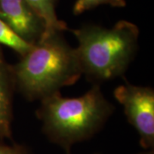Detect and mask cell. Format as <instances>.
Wrapping results in <instances>:
<instances>
[{
	"label": "cell",
	"instance_id": "obj_7",
	"mask_svg": "<svg viewBox=\"0 0 154 154\" xmlns=\"http://www.w3.org/2000/svg\"><path fill=\"white\" fill-rule=\"evenodd\" d=\"M45 23V33L63 32L68 29L66 23L58 19L56 12L57 0H25Z\"/></svg>",
	"mask_w": 154,
	"mask_h": 154
},
{
	"label": "cell",
	"instance_id": "obj_12",
	"mask_svg": "<svg viewBox=\"0 0 154 154\" xmlns=\"http://www.w3.org/2000/svg\"><path fill=\"white\" fill-rule=\"evenodd\" d=\"M70 154H71V153H70ZM94 154H100V153H94Z\"/></svg>",
	"mask_w": 154,
	"mask_h": 154
},
{
	"label": "cell",
	"instance_id": "obj_9",
	"mask_svg": "<svg viewBox=\"0 0 154 154\" xmlns=\"http://www.w3.org/2000/svg\"><path fill=\"white\" fill-rule=\"evenodd\" d=\"M102 5L122 8L126 5V2L125 0H76L73 7V13L80 15Z\"/></svg>",
	"mask_w": 154,
	"mask_h": 154
},
{
	"label": "cell",
	"instance_id": "obj_1",
	"mask_svg": "<svg viewBox=\"0 0 154 154\" xmlns=\"http://www.w3.org/2000/svg\"><path fill=\"white\" fill-rule=\"evenodd\" d=\"M114 110V105L105 98L100 85L93 84L80 97L64 98L57 92L42 99L36 116L46 138L70 154L73 146L102 130Z\"/></svg>",
	"mask_w": 154,
	"mask_h": 154
},
{
	"label": "cell",
	"instance_id": "obj_11",
	"mask_svg": "<svg viewBox=\"0 0 154 154\" xmlns=\"http://www.w3.org/2000/svg\"><path fill=\"white\" fill-rule=\"evenodd\" d=\"M136 154H154V150L153 149H150V150H145L144 152H139Z\"/></svg>",
	"mask_w": 154,
	"mask_h": 154
},
{
	"label": "cell",
	"instance_id": "obj_3",
	"mask_svg": "<svg viewBox=\"0 0 154 154\" xmlns=\"http://www.w3.org/2000/svg\"><path fill=\"white\" fill-rule=\"evenodd\" d=\"M82 75L93 84L122 76L138 51L139 28L132 22L119 21L110 28L86 25L73 30Z\"/></svg>",
	"mask_w": 154,
	"mask_h": 154
},
{
	"label": "cell",
	"instance_id": "obj_5",
	"mask_svg": "<svg viewBox=\"0 0 154 154\" xmlns=\"http://www.w3.org/2000/svg\"><path fill=\"white\" fill-rule=\"evenodd\" d=\"M0 19L31 45L38 42L45 32L43 20L25 0H0Z\"/></svg>",
	"mask_w": 154,
	"mask_h": 154
},
{
	"label": "cell",
	"instance_id": "obj_4",
	"mask_svg": "<svg viewBox=\"0 0 154 154\" xmlns=\"http://www.w3.org/2000/svg\"><path fill=\"white\" fill-rule=\"evenodd\" d=\"M114 97L122 106L128 122L136 130L144 150L154 147V90L130 83L119 85Z\"/></svg>",
	"mask_w": 154,
	"mask_h": 154
},
{
	"label": "cell",
	"instance_id": "obj_2",
	"mask_svg": "<svg viewBox=\"0 0 154 154\" xmlns=\"http://www.w3.org/2000/svg\"><path fill=\"white\" fill-rule=\"evenodd\" d=\"M62 32L44 33L11 67L15 88L29 101L41 100L76 82L82 76L75 47Z\"/></svg>",
	"mask_w": 154,
	"mask_h": 154
},
{
	"label": "cell",
	"instance_id": "obj_8",
	"mask_svg": "<svg viewBox=\"0 0 154 154\" xmlns=\"http://www.w3.org/2000/svg\"><path fill=\"white\" fill-rule=\"evenodd\" d=\"M0 45L15 51L21 57L27 53L33 45L19 37L2 19H0Z\"/></svg>",
	"mask_w": 154,
	"mask_h": 154
},
{
	"label": "cell",
	"instance_id": "obj_10",
	"mask_svg": "<svg viewBox=\"0 0 154 154\" xmlns=\"http://www.w3.org/2000/svg\"><path fill=\"white\" fill-rule=\"evenodd\" d=\"M0 154H33L31 150L25 145L12 144L4 145L0 144Z\"/></svg>",
	"mask_w": 154,
	"mask_h": 154
},
{
	"label": "cell",
	"instance_id": "obj_6",
	"mask_svg": "<svg viewBox=\"0 0 154 154\" xmlns=\"http://www.w3.org/2000/svg\"><path fill=\"white\" fill-rule=\"evenodd\" d=\"M15 89L11 67L5 63L0 51V138L11 139L12 95Z\"/></svg>",
	"mask_w": 154,
	"mask_h": 154
}]
</instances>
